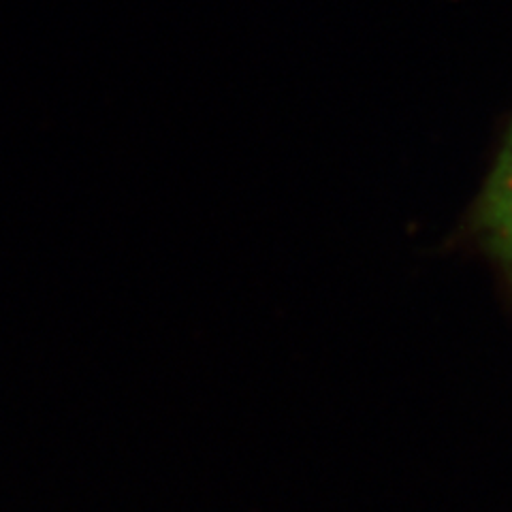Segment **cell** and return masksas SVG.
Returning a JSON list of instances; mask_svg holds the SVG:
<instances>
[{"label": "cell", "mask_w": 512, "mask_h": 512, "mask_svg": "<svg viewBox=\"0 0 512 512\" xmlns=\"http://www.w3.org/2000/svg\"><path fill=\"white\" fill-rule=\"evenodd\" d=\"M472 227L512 286V126L478 197Z\"/></svg>", "instance_id": "6da1fadb"}]
</instances>
